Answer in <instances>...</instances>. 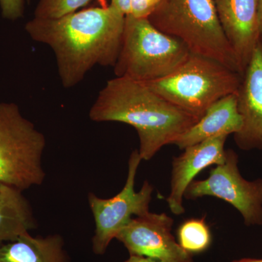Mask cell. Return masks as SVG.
<instances>
[{
	"mask_svg": "<svg viewBox=\"0 0 262 262\" xmlns=\"http://www.w3.org/2000/svg\"><path fill=\"white\" fill-rule=\"evenodd\" d=\"M125 21V15L110 5L57 18L34 17L25 30L33 40L51 48L62 85L72 89L96 66L114 67Z\"/></svg>",
	"mask_w": 262,
	"mask_h": 262,
	"instance_id": "cell-1",
	"label": "cell"
},
{
	"mask_svg": "<svg viewBox=\"0 0 262 262\" xmlns=\"http://www.w3.org/2000/svg\"><path fill=\"white\" fill-rule=\"evenodd\" d=\"M96 122L127 124L137 131L139 155L150 160L199 120L149 89L144 82L116 77L98 93L89 112Z\"/></svg>",
	"mask_w": 262,
	"mask_h": 262,
	"instance_id": "cell-2",
	"label": "cell"
},
{
	"mask_svg": "<svg viewBox=\"0 0 262 262\" xmlns=\"http://www.w3.org/2000/svg\"><path fill=\"white\" fill-rule=\"evenodd\" d=\"M147 19L160 32L184 43L192 54L211 58L244 75L214 0H160Z\"/></svg>",
	"mask_w": 262,
	"mask_h": 262,
	"instance_id": "cell-3",
	"label": "cell"
},
{
	"mask_svg": "<svg viewBox=\"0 0 262 262\" xmlns=\"http://www.w3.org/2000/svg\"><path fill=\"white\" fill-rule=\"evenodd\" d=\"M243 75L219 61L191 53L170 75L144 82L183 111L201 118L215 102L237 94Z\"/></svg>",
	"mask_w": 262,
	"mask_h": 262,
	"instance_id": "cell-4",
	"label": "cell"
},
{
	"mask_svg": "<svg viewBox=\"0 0 262 262\" xmlns=\"http://www.w3.org/2000/svg\"><path fill=\"white\" fill-rule=\"evenodd\" d=\"M184 43L160 32L146 18L125 16L116 77L146 82L167 77L190 56Z\"/></svg>",
	"mask_w": 262,
	"mask_h": 262,
	"instance_id": "cell-5",
	"label": "cell"
},
{
	"mask_svg": "<svg viewBox=\"0 0 262 262\" xmlns=\"http://www.w3.org/2000/svg\"><path fill=\"white\" fill-rule=\"evenodd\" d=\"M46 139L14 103H0V182L24 191L44 182Z\"/></svg>",
	"mask_w": 262,
	"mask_h": 262,
	"instance_id": "cell-6",
	"label": "cell"
},
{
	"mask_svg": "<svg viewBox=\"0 0 262 262\" xmlns=\"http://www.w3.org/2000/svg\"><path fill=\"white\" fill-rule=\"evenodd\" d=\"M141 161L138 149L133 151L129 158L126 182L116 195L105 199L91 192L88 196L96 226L92 239L93 251L96 254H104L110 243L116 239L133 215L141 216L149 212L154 187L144 181L140 190H135L136 173Z\"/></svg>",
	"mask_w": 262,
	"mask_h": 262,
	"instance_id": "cell-7",
	"label": "cell"
},
{
	"mask_svg": "<svg viewBox=\"0 0 262 262\" xmlns=\"http://www.w3.org/2000/svg\"><path fill=\"white\" fill-rule=\"evenodd\" d=\"M238 161L235 151L226 150L225 162L212 168L208 178L193 181L184 198L214 196L233 206L248 227L262 225V179H245L239 172Z\"/></svg>",
	"mask_w": 262,
	"mask_h": 262,
	"instance_id": "cell-8",
	"label": "cell"
},
{
	"mask_svg": "<svg viewBox=\"0 0 262 262\" xmlns=\"http://www.w3.org/2000/svg\"><path fill=\"white\" fill-rule=\"evenodd\" d=\"M173 220L166 213L146 214L133 218L117 234L130 255L146 256L163 262H194L172 234Z\"/></svg>",
	"mask_w": 262,
	"mask_h": 262,
	"instance_id": "cell-9",
	"label": "cell"
},
{
	"mask_svg": "<svg viewBox=\"0 0 262 262\" xmlns=\"http://www.w3.org/2000/svg\"><path fill=\"white\" fill-rule=\"evenodd\" d=\"M222 29L243 75L260 36L259 0H214Z\"/></svg>",
	"mask_w": 262,
	"mask_h": 262,
	"instance_id": "cell-10",
	"label": "cell"
},
{
	"mask_svg": "<svg viewBox=\"0 0 262 262\" xmlns=\"http://www.w3.org/2000/svg\"><path fill=\"white\" fill-rule=\"evenodd\" d=\"M227 137L217 136L189 146L179 156L173 158L170 192L166 201L174 215H182L185 212L183 206L184 193L196 176L208 167L225 162Z\"/></svg>",
	"mask_w": 262,
	"mask_h": 262,
	"instance_id": "cell-11",
	"label": "cell"
},
{
	"mask_svg": "<svg viewBox=\"0 0 262 262\" xmlns=\"http://www.w3.org/2000/svg\"><path fill=\"white\" fill-rule=\"evenodd\" d=\"M237 97L243 127L234 134V141L244 151L262 150V47L260 42L245 70Z\"/></svg>",
	"mask_w": 262,
	"mask_h": 262,
	"instance_id": "cell-12",
	"label": "cell"
},
{
	"mask_svg": "<svg viewBox=\"0 0 262 262\" xmlns=\"http://www.w3.org/2000/svg\"><path fill=\"white\" fill-rule=\"evenodd\" d=\"M243 127V119L237 107V94L221 98L174 143L180 149L220 136L235 134Z\"/></svg>",
	"mask_w": 262,
	"mask_h": 262,
	"instance_id": "cell-13",
	"label": "cell"
},
{
	"mask_svg": "<svg viewBox=\"0 0 262 262\" xmlns=\"http://www.w3.org/2000/svg\"><path fill=\"white\" fill-rule=\"evenodd\" d=\"M23 192L0 182V246L37 228L32 207Z\"/></svg>",
	"mask_w": 262,
	"mask_h": 262,
	"instance_id": "cell-14",
	"label": "cell"
},
{
	"mask_svg": "<svg viewBox=\"0 0 262 262\" xmlns=\"http://www.w3.org/2000/svg\"><path fill=\"white\" fill-rule=\"evenodd\" d=\"M0 262H70L59 234L34 237L30 232L0 246Z\"/></svg>",
	"mask_w": 262,
	"mask_h": 262,
	"instance_id": "cell-15",
	"label": "cell"
},
{
	"mask_svg": "<svg viewBox=\"0 0 262 262\" xmlns=\"http://www.w3.org/2000/svg\"><path fill=\"white\" fill-rule=\"evenodd\" d=\"M178 243L189 254L204 252L211 246V229L207 225L206 216L189 219L179 226L177 231Z\"/></svg>",
	"mask_w": 262,
	"mask_h": 262,
	"instance_id": "cell-16",
	"label": "cell"
},
{
	"mask_svg": "<svg viewBox=\"0 0 262 262\" xmlns=\"http://www.w3.org/2000/svg\"><path fill=\"white\" fill-rule=\"evenodd\" d=\"M91 0H39L34 17L57 18L78 11Z\"/></svg>",
	"mask_w": 262,
	"mask_h": 262,
	"instance_id": "cell-17",
	"label": "cell"
},
{
	"mask_svg": "<svg viewBox=\"0 0 262 262\" xmlns=\"http://www.w3.org/2000/svg\"><path fill=\"white\" fill-rule=\"evenodd\" d=\"M27 0H0V9L3 18L16 20L22 18Z\"/></svg>",
	"mask_w": 262,
	"mask_h": 262,
	"instance_id": "cell-18",
	"label": "cell"
},
{
	"mask_svg": "<svg viewBox=\"0 0 262 262\" xmlns=\"http://www.w3.org/2000/svg\"><path fill=\"white\" fill-rule=\"evenodd\" d=\"M160 0H130V13L135 18H148Z\"/></svg>",
	"mask_w": 262,
	"mask_h": 262,
	"instance_id": "cell-19",
	"label": "cell"
},
{
	"mask_svg": "<svg viewBox=\"0 0 262 262\" xmlns=\"http://www.w3.org/2000/svg\"><path fill=\"white\" fill-rule=\"evenodd\" d=\"M111 5L126 16L130 13V0H111Z\"/></svg>",
	"mask_w": 262,
	"mask_h": 262,
	"instance_id": "cell-20",
	"label": "cell"
},
{
	"mask_svg": "<svg viewBox=\"0 0 262 262\" xmlns=\"http://www.w3.org/2000/svg\"><path fill=\"white\" fill-rule=\"evenodd\" d=\"M123 262H163L155 258L146 257V256L130 255V257Z\"/></svg>",
	"mask_w": 262,
	"mask_h": 262,
	"instance_id": "cell-21",
	"label": "cell"
},
{
	"mask_svg": "<svg viewBox=\"0 0 262 262\" xmlns=\"http://www.w3.org/2000/svg\"><path fill=\"white\" fill-rule=\"evenodd\" d=\"M232 262H262V258H242L234 260Z\"/></svg>",
	"mask_w": 262,
	"mask_h": 262,
	"instance_id": "cell-22",
	"label": "cell"
},
{
	"mask_svg": "<svg viewBox=\"0 0 262 262\" xmlns=\"http://www.w3.org/2000/svg\"><path fill=\"white\" fill-rule=\"evenodd\" d=\"M260 29L262 33V0H259Z\"/></svg>",
	"mask_w": 262,
	"mask_h": 262,
	"instance_id": "cell-23",
	"label": "cell"
},
{
	"mask_svg": "<svg viewBox=\"0 0 262 262\" xmlns=\"http://www.w3.org/2000/svg\"><path fill=\"white\" fill-rule=\"evenodd\" d=\"M259 42H260V43H261V46L262 47V33L261 34V36H260Z\"/></svg>",
	"mask_w": 262,
	"mask_h": 262,
	"instance_id": "cell-24",
	"label": "cell"
}]
</instances>
